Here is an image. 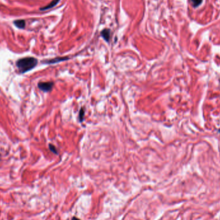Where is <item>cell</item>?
<instances>
[{"label":"cell","mask_w":220,"mask_h":220,"mask_svg":"<svg viewBox=\"0 0 220 220\" xmlns=\"http://www.w3.org/2000/svg\"><path fill=\"white\" fill-rule=\"evenodd\" d=\"M38 61L35 57H27L21 58L16 62V66L21 74H24L35 68Z\"/></svg>","instance_id":"1"},{"label":"cell","mask_w":220,"mask_h":220,"mask_svg":"<svg viewBox=\"0 0 220 220\" xmlns=\"http://www.w3.org/2000/svg\"><path fill=\"white\" fill-rule=\"evenodd\" d=\"M38 88L44 92H49L51 90L54 86L53 82H40L38 83Z\"/></svg>","instance_id":"2"},{"label":"cell","mask_w":220,"mask_h":220,"mask_svg":"<svg viewBox=\"0 0 220 220\" xmlns=\"http://www.w3.org/2000/svg\"><path fill=\"white\" fill-rule=\"evenodd\" d=\"M68 59H69V58L68 57H56L54 58V59H50V60H46L43 61V63H45V64H56L57 63H59V62L61 61H66Z\"/></svg>","instance_id":"3"},{"label":"cell","mask_w":220,"mask_h":220,"mask_svg":"<svg viewBox=\"0 0 220 220\" xmlns=\"http://www.w3.org/2000/svg\"><path fill=\"white\" fill-rule=\"evenodd\" d=\"M101 34L102 37L104 38V39L106 41V42H109V41L110 39V34H111L110 30L104 29L102 31Z\"/></svg>","instance_id":"4"},{"label":"cell","mask_w":220,"mask_h":220,"mask_svg":"<svg viewBox=\"0 0 220 220\" xmlns=\"http://www.w3.org/2000/svg\"><path fill=\"white\" fill-rule=\"evenodd\" d=\"M60 0H53L52 1H51V3H50L49 5H47L46 6H44V7H42V8H40V10H49L50 9H51L53 8L54 6H56L58 3L59 2Z\"/></svg>","instance_id":"5"},{"label":"cell","mask_w":220,"mask_h":220,"mask_svg":"<svg viewBox=\"0 0 220 220\" xmlns=\"http://www.w3.org/2000/svg\"><path fill=\"white\" fill-rule=\"evenodd\" d=\"M14 24L15 26L16 27H18V29H23L25 27V21L24 20L22 19H19V20H16L14 22Z\"/></svg>","instance_id":"6"},{"label":"cell","mask_w":220,"mask_h":220,"mask_svg":"<svg viewBox=\"0 0 220 220\" xmlns=\"http://www.w3.org/2000/svg\"><path fill=\"white\" fill-rule=\"evenodd\" d=\"M84 113H85V111L84 110V108H82L80 110V112H79V120H80V122H81L83 121Z\"/></svg>","instance_id":"7"},{"label":"cell","mask_w":220,"mask_h":220,"mask_svg":"<svg viewBox=\"0 0 220 220\" xmlns=\"http://www.w3.org/2000/svg\"><path fill=\"white\" fill-rule=\"evenodd\" d=\"M191 1L195 7H197L202 3V0H191Z\"/></svg>","instance_id":"8"},{"label":"cell","mask_w":220,"mask_h":220,"mask_svg":"<svg viewBox=\"0 0 220 220\" xmlns=\"http://www.w3.org/2000/svg\"><path fill=\"white\" fill-rule=\"evenodd\" d=\"M49 148L51 152H53L54 153L56 154H58V152H57L56 147H55L54 145H52V144H49Z\"/></svg>","instance_id":"9"},{"label":"cell","mask_w":220,"mask_h":220,"mask_svg":"<svg viewBox=\"0 0 220 220\" xmlns=\"http://www.w3.org/2000/svg\"><path fill=\"white\" fill-rule=\"evenodd\" d=\"M71 220H80V219L77 218H76V217H73V218H72Z\"/></svg>","instance_id":"10"}]
</instances>
